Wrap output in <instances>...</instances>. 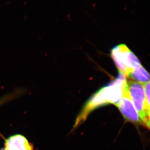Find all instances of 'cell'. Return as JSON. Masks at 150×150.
<instances>
[{
  "mask_svg": "<svg viewBox=\"0 0 150 150\" xmlns=\"http://www.w3.org/2000/svg\"><path fill=\"white\" fill-rule=\"evenodd\" d=\"M115 106L126 120L142 125V121L132 100L127 87L124 91L121 100Z\"/></svg>",
  "mask_w": 150,
  "mask_h": 150,
  "instance_id": "277c9868",
  "label": "cell"
},
{
  "mask_svg": "<svg viewBox=\"0 0 150 150\" xmlns=\"http://www.w3.org/2000/svg\"><path fill=\"white\" fill-rule=\"evenodd\" d=\"M127 79H131L140 83H146L150 81V74L142 65L130 72Z\"/></svg>",
  "mask_w": 150,
  "mask_h": 150,
  "instance_id": "8992f818",
  "label": "cell"
},
{
  "mask_svg": "<svg viewBox=\"0 0 150 150\" xmlns=\"http://www.w3.org/2000/svg\"><path fill=\"white\" fill-rule=\"evenodd\" d=\"M111 56L119 73L126 78L130 72L142 65L137 56L124 44L112 47Z\"/></svg>",
  "mask_w": 150,
  "mask_h": 150,
  "instance_id": "7a4b0ae2",
  "label": "cell"
},
{
  "mask_svg": "<svg viewBox=\"0 0 150 150\" xmlns=\"http://www.w3.org/2000/svg\"><path fill=\"white\" fill-rule=\"evenodd\" d=\"M144 88L146 97V104L148 115V124L147 129L150 131V81L144 84Z\"/></svg>",
  "mask_w": 150,
  "mask_h": 150,
  "instance_id": "52a82bcc",
  "label": "cell"
},
{
  "mask_svg": "<svg viewBox=\"0 0 150 150\" xmlns=\"http://www.w3.org/2000/svg\"><path fill=\"white\" fill-rule=\"evenodd\" d=\"M127 87V78L120 73L115 80L98 90L88 99L76 117L73 128L82 124L96 109L108 104L116 105L121 100Z\"/></svg>",
  "mask_w": 150,
  "mask_h": 150,
  "instance_id": "6da1fadb",
  "label": "cell"
},
{
  "mask_svg": "<svg viewBox=\"0 0 150 150\" xmlns=\"http://www.w3.org/2000/svg\"><path fill=\"white\" fill-rule=\"evenodd\" d=\"M127 84L132 100L142 121V125L147 128L148 115L144 84L129 79H127Z\"/></svg>",
  "mask_w": 150,
  "mask_h": 150,
  "instance_id": "3957f363",
  "label": "cell"
},
{
  "mask_svg": "<svg viewBox=\"0 0 150 150\" xmlns=\"http://www.w3.org/2000/svg\"><path fill=\"white\" fill-rule=\"evenodd\" d=\"M8 99V98H3L0 99V105L1 104H3V103H4V102H6L7 100Z\"/></svg>",
  "mask_w": 150,
  "mask_h": 150,
  "instance_id": "ba28073f",
  "label": "cell"
},
{
  "mask_svg": "<svg viewBox=\"0 0 150 150\" xmlns=\"http://www.w3.org/2000/svg\"><path fill=\"white\" fill-rule=\"evenodd\" d=\"M0 150H34L32 144L21 134H15L6 139L4 148Z\"/></svg>",
  "mask_w": 150,
  "mask_h": 150,
  "instance_id": "5b68a950",
  "label": "cell"
}]
</instances>
